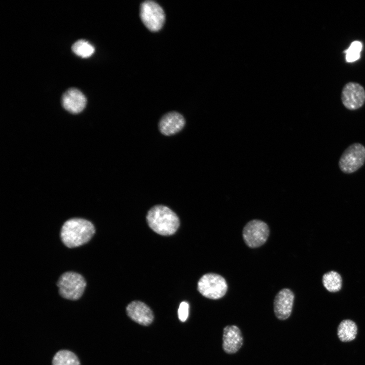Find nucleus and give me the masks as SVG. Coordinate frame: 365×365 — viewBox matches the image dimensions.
Masks as SVG:
<instances>
[{
  "mask_svg": "<svg viewBox=\"0 0 365 365\" xmlns=\"http://www.w3.org/2000/svg\"><path fill=\"white\" fill-rule=\"evenodd\" d=\"M95 232L94 225L88 220L75 218L63 225L60 237L64 244L69 248L76 247L87 243Z\"/></svg>",
  "mask_w": 365,
  "mask_h": 365,
  "instance_id": "obj_1",
  "label": "nucleus"
},
{
  "mask_svg": "<svg viewBox=\"0 0 365 365\" xmlns=\"http://www.w3.org/2000/svg\"><path fill=\"white\" fill-rule=\"evenodd\" d=\"M146 218L151 229L161 235H171L179 226V220L176 214L168 207L162 205L151 208Z\"/></svg>",
  "mask_w": 365,
  "mask_h": 365,
  "instance_id": "obj_2",
  "label": "nucleus"
},
{
  "mask_svg": "<svg viewBox=\"0 0 365 365\" xmlns=\"http://www.w3.org/2000/svg\"><path fill=\"white\" fill-rule=\"evenodd\" d=\"M197 289L204 297L211 300H218L226 294L228 284L225 278L222 275L208 273L200 278Z\"/></svg>",
  "mask_w": 365,
  "mask_h": 365,
  "instance_id": "obj_3",
  "label": "nucleus"
},
{
  "mask_svg": "<svg viewBox=\"0 0 365 365\" xmlns=\"http://www.w3.org/2000/svg\"><path fill=\"white\" fill-rule=\"evenodd\" d=\"M57 285L61 296L66 299L77 300L82 296L86 283L81 275L67 272L61 275Z\"/></svg>",
  "mask_w": 365,
  "mask_h": 365,
  "instance_id": "obj_4",
  "label": "nucleus"
},
{
  "mask_svg": "<svg viewBox=\"0 0 365 365\" xmlns=\"http://www.w3.org/2000/svg\"><path fill=\"white\" fill-rule=\"evenodd\" d=\"M139 15L144 26L152 32L161 30L165 22L164 10L154 1L147 0L141 3Z\"/></svg>",
  "mask_w": 365,
  "mask_h": 365,
  "instance_id": "obj_5",
  "label": "nucleus"
},
{
  "mask_svg": "<svg viewBox=\"0 0 365 365\" xmlns=\"http://www.w3.org/2000/svg\"><path fill=\"white\" fill-rule=\"evenodd\" d=\"M270 235L268 225L264 221L254 219L247 222L242 230L245 244L250 248L259 247L267 241Z\"/></svg>",
  "mask_w": 365,
  "mask_h": 365,
  "instance_id": "obj_6",
  "label": "nucleus"
},
{
  "mask_svg": "<svg viewBox=\"0 0 365 365\" xmlns=\"http://www.w3.org/2000/svg\"><path fill=\"white\" fill-rule=\"evenodd\" d=\"M365 163V147L360 143L348 147L339 161V167L344 173L351 174L361 168Z\"/></svg>",
  "mask_w": 365,
  "mask_h": 365,
  "instance_id": "obj_7",
  "label": "nucleus"
},
{
  "mask_svg": "<svg viewBox=\"0 0 365 365\" xmlns=\"http://www.w3.org/2000/svg\"><path fill=\"white\" fill-rule=\"evenodd\" d=\"M341 100L344 106L348 110H357L365 102V90L357 83L349 82L342 89Z\"/></svg>",
  "mask_w": 365,
  "mask_h": 365,
  "instance_id": "obj_8",
  "label": "nucleus"
},
{
  "mask_svg": "<svg viewBox=\"0 0 365 365\" xmlns=\"http://www.w3.org/2000/svg\"><path fill=\"white\" fill-rule=\"evenodd\" d=\"M295 299L294 293L288 288L281 289L276 295L273 302L274 312L279 320H284L290 315Z\"/></svg>",
  "mask_w": 365,
  "mask_h": 365,
  "instance_id": "obj_9",
  "label": "nucleus"
},
{
  "mask_svg": "<svg viewBox=\"0 0 365 365\" xmlns=\"http://www.w3.org/2000/svg\"><path fill=\"white\" fill-rule=\"evenodd\" d=\"M186 121L180 113L172 111L164 115L159 122L160 132L166 136H171L179 132L185 126Z\"/></svg>",
  "mask_w": 365,
  "mask_h": 365,
  "instance_id": "obj_10",
  "label": "nucleus"
},
{
  "mask_svg": "<svg viewBox=\"0 0 365 365\" xmlns=\"http://www.w3.org/2000/svg\"><path fill=\"white\" fill-rule=\"evenodd\" d=\"M127 315L132 320L142 325H149L154 320V314L150 308L145 303L134 301L126 307Z\"/></svg>",
  "mask_w": 365,
  "mask_h": 365,
  "instance_id": "obj_11",
  "label": "nucleus"
},
{
  "mask_svg": "<svg viewBox=\"0 0 365 365\" xmlns=\"http://www.w3.org/2000/svg\"><path fill=\"white\" fill-rule=\"evenodd\" d=\"M243 342L242 333L237 326L227 325L224 328L222 346L226 353H236L242 346Z\"/></svg>",
  "mask_w": 365,
  "mask_h": 365,
  "instance_id": "obj_12",
  "label": "nucleus"
},
{
  "mask_svg": "<svg viewBox=\"0 0 365 365\" xmlns=\"http://www.w3.org/2000/svg\"><path fill=\"white\" fill-rule=\"evenodd\" d=\"M86 102L85 95L76 88L68 89L62 97V106L65 110L72 114L81 113L85 108Z\"/></svg>",
  "mask_w": 365,
  "mask_h": 365,
  "instance_id": "obj_13",
  "label": "nucleus"
},
{
  "mask_svg": "<svg viewBox=\"0 0 365 365\" xmlns=\"http://www.w3.org/2000/svg\"><path fill=\"white\" fill-rule=\"evenodd\" d=\"M357 334V326L355 322L350 319L343 320L337 328V335L343 342L353 341Z\"/></svg>",
  "mask_w": 365,
  "mask_h": 365,
  "instance_id": "obj_14",
  "label": "nucleus"
},
{
  "mask_svg": "<svg viewBox=\"0 0 365 365\" xmlns=\"http://www.w3.org/2000/svg\"><path fill=\"white\" fill-rule=\"evenodd\" d=\"M322 282L324 288L329 292H337L342 287V277L339 273L335 271L325 273L322 276Z\"/></svg>",
  "mask_w": 365,
  "mask_h": 365,
  "instance_id": "obj_15",
  "label": "nucleus"
},
{
  "mask_svg": "<svg viewBox=\"0 0 365 365\" xmlns=\"http://www.w3.org/2000/svg\"><path fill=\"white\" fill-rule=\"evenodd\" d=\"M52 365H80V361L76 355L67 350L58 351L54 356Z\"/></svg>",
  "mask_w": 365,
  "mask_h": 365,
  "instance_id": "obj_16",
  "label": "nucleus"
},
{
  "mask_svg": "<svg viewBox=\"0 0 365 365\" xmlns=\"http://www.w3.org/2000/svg\"><path fill=\"white\" fill-rule=\"evenodd\" d=\"M72 50L77 55L87 58L94 52V47L88 41L80 40L76 42L72 46Z\"/></svg>",
  "mask_w": 365,
  "mask_h": 365,
  "instance_id": "obj_17",
  "label": "nucleus"
},
{
  "mask_svg": "<svg viewBox=\"0 0 365 365\" xmlns=\"http://www.w3.org/2000/svg\"><path fill=\"white\" fill-rule=\"evenodd\" d=\"M362 48V44L361 42L355 41L352 42L349 48L344 51L346 61L353 62L359 59Z\"/></svg>",
  "mask_w": 365,
  "mask_h": 365,
  "instance_id": "obj_18",
  "label": "nucleus"
},
{
  "mask_svg": "<svg viewBox=\"0 0 365 365\" xmlns=\"http://www.w3.org/2000/svg\"><path fill=\"white\" fill-rule=\"evenodd\" d=\"M189 305L187 302H182L179 306L178 309V316L179 319L182 321H185L189 315Z\"/></svg>",
  "mask_w": 365,
  "mask_h": 365,
  "instance_id": "obj_19",
  "label": "nucleus"
}]
</instances>
